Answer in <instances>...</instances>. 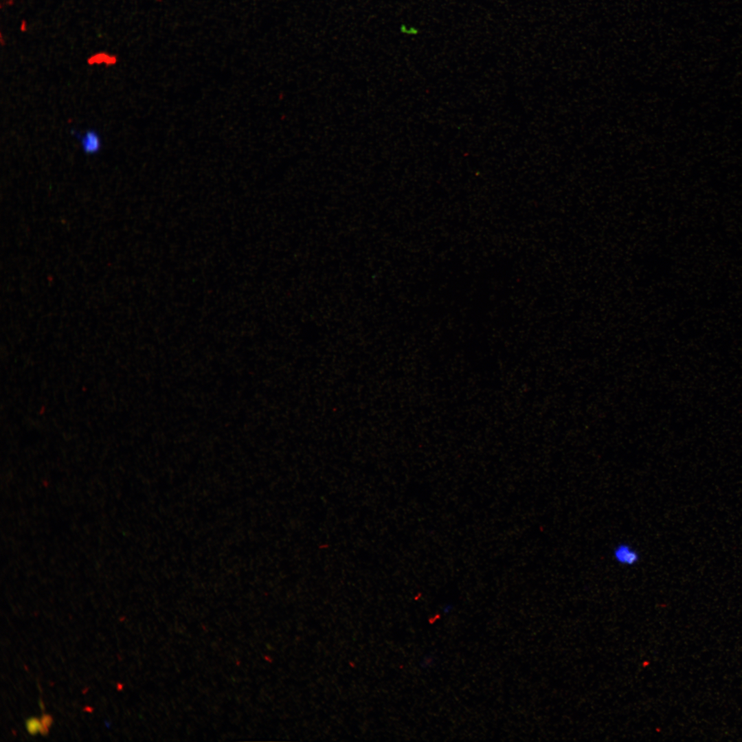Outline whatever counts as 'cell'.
<instances>
[{
    "mask_svg": "<svg viewBox=\"0 0 742 742\" xmlns=\"http://www.w3.org/2000/svg\"><path fill=\"white\" fill-rule=\"evenodd\" d=\"M614 557L616 562L625 565H633L639 561L638 553L626 543H620L614 548Z\"/></svg>",
    "mask_w": 742,
    "mask_h": 742,
    "instance_id": "6da1fadb",
    "label": "cell"
},
{
    "mask_svg": "<svg viewBox=\"0 0 742 742\" xmlns=\"http://www.w3.org/2000/svg\"><path fill=\"white\" fill-rule=\"evenodd\" d=\"M80 137L83 151L87 155L98 153L101 148V138L98 133L93 129L88 130Z\"/></svg>",
    "mask_w": 742,
    "mask_h": 742,
    "instance_id": "7a4b0ae2",
    "label": "cell"
},
{
    "mask_svg": "<svg viewBox=\"0 0 742 742\" xmlns=\"http://www.w3.org/2000/svg\"><path fill=\"white\" fill-rule=\"evenodd\" d=\"M117 62L118 57L116 54L105 51L93 53L87 58V63L89 66L104 65L105 67H112L115 65Z\"/></svg>",
    "mask_w": 742,
    "mask_h": 742,
    "instance_id": "3957f363",
    "label": "cell"
},
{
    "mask_svg": "<svg viewBox=\"0 0 742 742\" xmlns=\"http://www.w3.org/2000/svg\"><path fill=\"white\" fill-rule=\"evenodd\" d=\"M25 726L27 732L31 735H36L40 732L41 722L36 717H30L25 721Z\"/></svg>",
    "mask_w": 742,
    "mask_h": 742,
    "instance_id": "277c9868",
    "label": "cell"
},
{
    "mask_svg": "<svg viewBox=\"0 0 742 742\" xmlns=\"http://www.w3.org/2000/svg\"><path fill=\"white\" fill-rule=\"evenodd\" d=\"M41 727L49 729L52 724L53 719L51 715L48 714H43L41 716Z\"/></svg>",
    "mask_w": 742,
    "mask_h": 742,
    "instance_id": "5b68a950",
    "label": "cell"
},
{
    "mask_svg": "<svg viewBox=\"0 0 742 742\" xmlns=\"http://www.w3.org/2000/svg\"><path fill=\"white\" fill-rule=\"evenodd\" d=\"M19 31L22 33H25L28 30V22L25 19H22L20 21L19 26Z\"/></svg>",
    "mask_w": 742,
    "mask_h": 742,
    "instance_id": "8992f818",
    "label": "cell"
},
{
    "mask_svg": "<svg viewBox=\"0 0 742 742\" xmlns=\"http://www.w3.org/2000/svg\"><path fill=\"white\" fill-rule=\"evenodd\" d=\"M0 43H1V45L2 47H3V46H5L6 45V40L3 36V34L2 31L0 32Z\"/></svg>",
    "mask_w": 742,
    "mask_h": 742,
    "instance_id": "52a82bcc",
    "label": "cell"
},
{
    "mask_svg": "<svg viewBox=\"0 0 742 742\" xmlns=\"http://www.w3.org/2000/svg\"><path fill=\"white\" fill-rule=\"evenodd\" d=\"M15 0H5L4 4L6 6H12L14 4Z\"/></svg>",
    "mask_w": 742,
    "mask_h": 742,
    "instance_id": "ba28073f",
    "label": "cell"
},
{
    "mask_svg": "<svg viewBox=\"0 0 742 742\" xmlns=\"http://www.w3.org/2000/svg\"><path fill=\"white\" fill-rule=\"evenodd\" d=\"M38 704L41 709L43 710L45 709V706L41 699H39Z\"/></svg>",
    "mask_w": 742,
    "mask_h": 742,
    "instance_id": "9c48e42d",
    "label": "cell"
}]
</instances>
